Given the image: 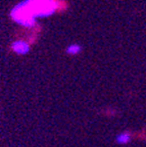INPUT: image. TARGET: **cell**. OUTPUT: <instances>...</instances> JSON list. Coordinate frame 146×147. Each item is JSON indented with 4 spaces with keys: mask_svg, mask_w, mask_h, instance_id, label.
<instances>
[{
    "mask_svg": "<svg viewBox=\"0 0 146 147\" xmlns=\"http://www.w3.org/2000/svg\"><path fill=\"white\" fill-rule=\"evenodd\" d=\"M29 11L36 20L51 16L56 12L58 3L56 0H23Z\"/></svg>",
    "mask_w": 146,
    "mask_h": 147,
    "instance_id": "cell-1",
    "label": "cell"
},
{
    "mask_svg": "<svg viewBox=\"0 0 146 147\" xmlns=\"http://www.w3.org/2000/svg\"><path fill=\"white\" fill-rule=\"evenodd\" d=\"M9 16L18 25L25 28H33L37 24V20L31 14L24 1L16 3L9 12Z\"/></svg>",
    "mask_w": 146,
    "mask_h": 147,
    "instance_id": "cell-2",
    "label": "cell"
},
{
    "mask_svg": "<svg viewBox=\"0 0 146 147\" xmlns=\"http://www.w3.org/2000/svg\"><path fill=\"white\" fill-rule=\"evenodd\" d=\"M11 49L18 55H25L30 51V45L25 40H16L11 44Z\"/></svg>",
    "mask_w": 146,
    "mask_h": 147,
    "instance_id": "cell-3",
    "label": "cell"
},
{
    "mask_svg": "<svg viewBox=\"0 0 146 147\" xmlns=\"http://www.w3.org/2000/svg\"><path fill=\"white\" fill-rule=\"evenodd\" d=\"M82 50V47H81L80 44L78 43H73V44H70L66 49V52L70 55H76V54H79Z\"/></svg>",
    "mask_w": 146,
    "mask_h": 147,
    "instance_id": "cell-4",
    "label": "cell"
},
{
    "mask_svg": "<svg viewBox=\"0 0 146 147\" xmlns=\"http://www.w3.org/2000/svg\"><path fill=\"white\" fill-rule=\"evenodd\" d=\"M130 140V135L127 133H123L116 137V141L119 143H127Z\"/></svg>",
    "mask_w": 146,
    "mask_h": 147,
    "instance_id": "cell-5",
    "label": "cell"
}]
</instances>
